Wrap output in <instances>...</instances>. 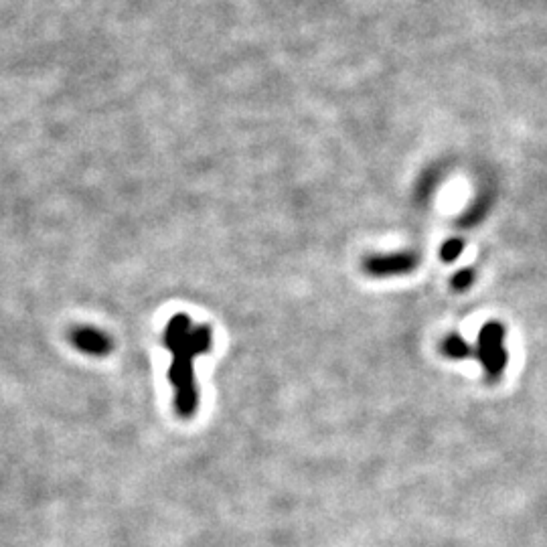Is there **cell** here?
<instances>
[{
	"instance_id": "cell-1",
	"label": "cell",
	"mask_w": 547,
	"mask_h": 547,
	"mask_svg": "<svg viewBox=\"0 0 547 547\" xmlns=\"http://www.w3.org/2000/svg\"><path fill=\"white\" fill-rule=\"evenodd\" d=\"M165 347L173 355L169 379L175 392V412L189 420L199 410V389L195 377V359L213 347V331L205 325H193L187 315H175L163 335Z\"/></svg>"
},
{
	"instance_id": "cell-6",
	"label": "cell",
	"mask_w": 547,
	"mask_h": 547,
	"mask_svg": "<svg viewBox=\"0 0 547 547\" xmlns=\"http://www.w3.org/2000/svg\"><path fill=\"white\" fill-rule=\"evenodd\" d=\"M489 199L487 197H481V199H477V203L471 207V209H468L464 215H462V221H460V225L462 227H471V225H477L481 219H485V215H487V211H489Z\"/></svg>"
},
{
	"instance_id": "cell-2",
	"label": "cell",
	"mask_w": 547,
	"mask_h": 547,
	"mask_svg": "<svg viewBox=\"0 0 547 547\" xmlns=\"http://www.w3.org/2000/svg\"><path fill=\"white\" fill-rule=\"evenodd\" d=\"M505 327L497 321L485 323L479 333V345H477V359L483 365V371L491 383L499 381L505 375L507 369V349H505Z\"/></svg>"
},
{
	"instance_id": "cell-9",
	"label": "cell",
	"mask_w": 547,
	"mask_h": 547,
	"mask_svg": "<svg viewBox=\"0 0 547 547\" xmlns=\"http://www.w3.org/2000/svg\"><path fill=\"white\" fill-rule=\"evenodd\" d=\"M436 189V175L434 173H428L422 183H420V189H418V197L420 199H428L432 195V191Z\"/></svg>"
},
{
	"instance_id": "cell-4",
	"label": "cell",
	"mask_w": 547,
	"mask_h": 547,
	"mask_svg": "<svg viewBox=\"0 0 547 547\" xmlns=\"http://www.w3.org/2000/svg\"><path fill=\"white\" fill-rule=\"evenodd\" d=\"M69 337L75 349H80L82 353L92 357H104L112 351L110 337L94 327H75Z\"/></svg>"
},
{
	"instance_id": "cell-3",
	"label": "cell",
	"mask_w": 547,
	"mask_h": 547,
	"mask_svg": "<svg viewBox=\"0 0 547 547\" xmlns=\"http://www.w3.org/2000/svg\"><path fill=\"white\" fill-rule=\"evenodd\" d=\"M420 256L416 252H398V254H377L363 260L365 274L373 278H392L404 276L418 268Z\"/></svg>"
},
{
	"instance_id": "cell-7",
	"label": "cell",
	"mask_w": 547,
	"mask_h": 547,
	"mask_svg": "<svg viewBox=\"0 0 547 547\" xmlns=\"http://www.w3.org/2000/svg\"><path fill=\"white\" fill-rule=\"evenodd\" d=\"M473 282H475V270H460V272H456L454 276H452V288L456 290V292H464V290H468V288H471L473 286Z\"/></svg>"
},
{
	"instance_id": "cell-8",
	"label": "cell",
	"mask_w": 547,
	"mask_h": 547,
	"mask_svg": "<svg viewBox=\"0 0 547 547\" xmlns=\"http://www.w3.org/2000/svg\"><path fill=\"white\" fill-rule=\"evenodd\" d=\"M460 254H462V240H448L440 250V258L444 262H454Z\"/></svg>"
},
{
	"instance_id": "cell-5",
	"label": "cell",
	"mask_w": 547,
	"mask_h": 547,
	"mask_svg": "<svg viewBox=\"0 0 547 547\" xmlns=\"http://www.w3.org/2000/svg\"><path fill=\"white\" fill-rule=\"evenodd\" d=\"M440 351H442V355H444V357H448V359H456V361H460V359H473V357H477V351H475L471 345H468V343H466L460 335H456V333L448 335V337L442 341Z\"/></svg>"
}]
</instances>
